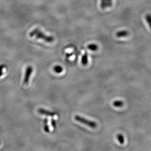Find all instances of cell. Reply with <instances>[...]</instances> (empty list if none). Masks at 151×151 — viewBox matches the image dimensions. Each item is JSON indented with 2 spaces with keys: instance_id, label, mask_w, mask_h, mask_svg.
I'll return each instance as SVG.
<instances>
[{
  "instance_id": "obj_14",
  "label": "cell",
  "mask_w": 151,
  "mask_h": 151,
  "mask_svg": "<svg viewBox=\"0 0 151 151\" xmlns=\"http://www.w3.org/2000/svg\"><path fill=\"white\" fill-rule=\"evenodd\" d=\"M6 68V66L5 64L0 65V77L3 74V70Z\"/></svg>"
},
{
  "instance_id": "obj_13",
  "label": "cell",
  "mask_w": 151,
  "mask_h": 151,
  "mask_svg": "<svg viewBox=\"0 0 151 151\" xmlns=\"http://www.w3.org/2000/svg\"><path fill=\"white\" fill-rule=\"evenodd\" d=\"M118 140L120 144H123L124 142V138L123 135L122 134H118L117 135Z\"/></svg>"
},
{
  "instance_id": "obj_5",
  "label": "cell",
  "mask_w": 151,
  "mask_h": 151,
  "mask_svg": "<svg viewBox=\"0 0 151 151\" xmlns=\"http://www.w3.org/2000/svg\"><path fill=\"white\" fill-rule=\"evenodd\" d=\"M38 112L40 114L45 115L47 116H51V117L54 116L55 114L54 112H51L43 109H39L38 110Z\"/></svg>"
},
{
  "instance_id": "obj_10",
  "label": "cell",
  "mask_w": 151,
  "mask_h": 151,
  "mask_svg": "<svg viewBox=\"0 0 151 151\" xmlns=\"http://www.w3.org/2000/svg\"><path fill=\"white\" fill-rule=\"evenodd\" d=\"M81 62L83 65H87V64L88 63V56L87 53H85V54L82 56Z\"/></svg>"
},
{
  "instance_id": "obj_15",
  "label": "cell",
  "mask_w": 151,
  "mask_h": 151,
  "mask_svg": "<svg viewBox=\"0 0 151 151\" xmlns=\"http://www.w3.org/2000/svg\"><path fill=\"white\" fill-rule=\"evenodd\" d=\"M51 125L53 126V127L55 128V126H56V123H55V121L54 120L52 119L51 120Z\"/></svg>"
},
{
  "instance_id": "obj_8",
  "label": "cell",
  "mask_w": 151,
  "mask_h": 151,
  "mask_svg": "<svg viewBox=\"0 0 151 151\" xmlns=\"http://www.w3.org/2000/svg\"><path fill=\"white\" fill-rule=\"evenodd\" d=\"M88 48L89 49L92 51H96L98 49V46L95 44H91L89 45L88 46Z\"/></svg>"
},
{
  "instance_id": "obj_7",
  "label": "cell",
  "mask_w": 151,
  "mask_h": 151,
  "mask_svg": "<svg viewBox=\"0 0 151 151\" xmlns=\"http://www.w3.org/2000/svg\"><path fill=\"white\" fill-rule=\"evenodd\" d=\"M44 130L47 133H49L50 132V130H49V126L48 124V118H45L44 120Z\"/></svg>"
},
{
  "instance_id": "obj_3",
  "label": "cell",
  "mask_w": 151,
  "mask_h": 151,
  "mask_svg": "<svg viewBox=\"0 0 151 151\" xmlns=\"http://www.w3.org/2000/svg\"><path fill=\"white\" fill-rule=\"evenodd\" d=\"M32 71H33V68L32 66H28L26 68V72H25V77H24V82H23L24 84L28 85V84Z\"/></svg>"
},
{
  "instance_id": "obj_2",
  "label": "cell",
  "mask_w": 151,
  "mask_h": 151,
  "mask_svg": "<svg viewBox=\"0 0 151 151\" xmlns=\"http://www.w3.org/2000/svg\"><path fill=\"white\" fill-rule=\"evenodd\" d=\"M74 118L76 121H78L80 123H83L85 125H87L88 126L90 127L91 128H95L97 127V123L94 121H90V120L87 119L86 118H82L79 116H77V115L75 116Z\"/></svg>"
},
{
  "instance_id": "obj_9",
  "label": "cell",
  "mask_w": 151,
  "mask_h": 151,
  "mask_svg": "<svg viewBox=\"0 0 151 151\" xmlns=\"http://www.w3.org/2000/svg\"><path fill=\"white\" fill-rule=\"evenodd\" d=\"M53 70L57 74H60L63 72V69L60 66H55L53 68Z\"/></svg>"
},
{
  "instance_id": "obj_6",
  "label": "cell",
  "mask_w": 151,
  "mask_h": 151,
  "mask_svg": "<svg viewBox=\"0 0 151 151\" xmlns=\"http://www.w3.org/2000/svg\"><path fill=\"white\" fill-rule=\"evenodd\" d=\"M129 35L128 32L127 30H122L118 32L116 34V36L118 38H121V37H125L128 36Z\"/></svg>"
},
{
  "instance_id": "obj_1",
  "label": "cell",
  "mask_w": 151,
  "mask_h": 151,
  "mask_svg": "<svg viewBox=\"0 0 151 151\" xmlns=\"http://www.w3.org/2000/svg\"><path fill=\"white\" fill-rule=\"evenodd\" d=\"M30 37H33L35 36L37 39H42L43 40L46 41V42H53L54 39L53 36H49L46 35L42 32H41L38 28H36L32 32H30Z\"/></svg>"
},
{
  "instance_id": "obj_4",
  "label": "cell",
  "mask_w": 151,
  "mask_h": 151,
  "mask_svg": "<svg viewBox=\"0 0 151 151\" xmlns=\"http://www.w3.org/2000/svg\"><path fill=\"white\" fill-rule=\"evenodd\" d=\"M113 4V0H101L100 7L103 9L111 7Z\"/></svg>"
},
{
  "instance_id": "obj_16",
  "label": "cell",
  "mask_w": 151,
  "mask_h": 151,
  "mask_svg": "<svg viewBox=\"0 0 151 151\" xmlns=\"http://www.w3.org/2000/svg\"><path fill=\"white\" fill-rule=\"evenodd\" d=\"M0 145H1V142H0Z\"/></svg>"
},
{
  "instance_id": "obj_12",
  "label": "cell",
  "mask_w": 151,
  "mask_h": 151,
  "mask_svg": "<svg viewBox=\"0 0 151 151\" xmlns=\"http://www.w3.org/2000/svg\"><path fill=\"white\" fill-rule=\"evenodd\" d=\"M113 105L116 107H121L122 106H123L124 103L121 101H116L113 103Z\"/></svg>"
},
{
  "instance_id": "obj_11",
  "label": "cell",
  "mask_w": 151,
  "mask_h": 151,
  "mask_svg": "<svg viewBox=\"0 0 151 151\" xmlns=\"http://www.w3.org/2000/svg\"><path fill=\"white\" fill-rule=\"evenodd\" d=\"M145 19L148 24L150 28L151 29V15L150 14H148L145 16Z\"/></svg>"
}]
</instances>
